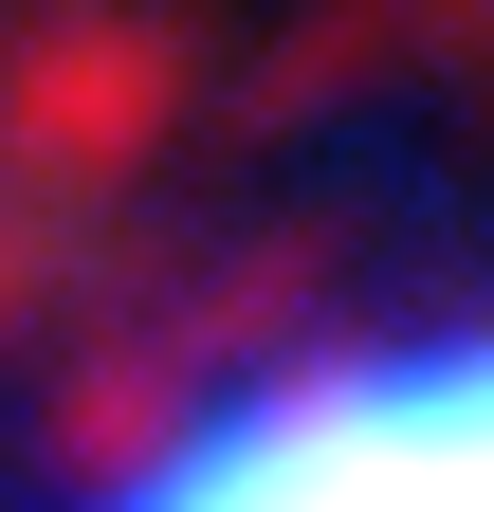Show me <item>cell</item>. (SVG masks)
Masks as SVG:
<instances>
[{
	"label": "cell",
	"mask_w": 494,
	"mask_h": 512,
	"mask_svg": "<svg viewBox=\"0 0 494 512\" xmlns=\"http://www.w3.org/2000/svg\"><path fill=\"white\" fill-rule=\"evenodd\" d=\"M129 512H494V330L202 421Z\"/></svg>",
	"instance_id": "6da1fadb"
}]
</instances>
